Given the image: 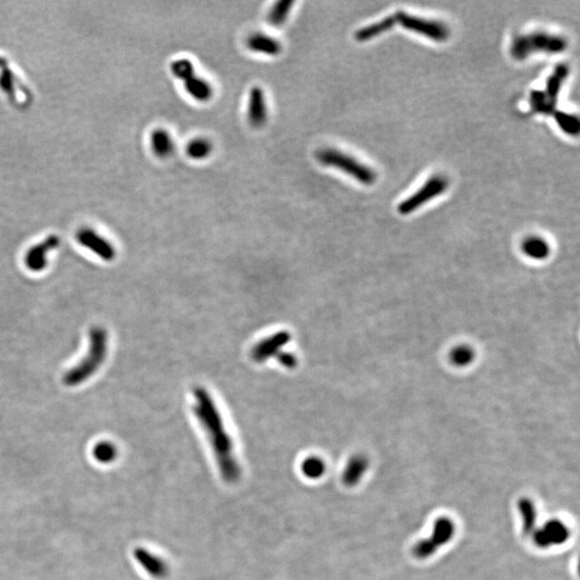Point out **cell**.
I'll return each mask as SVG.
<instances>
[{"mask_svg":"<svg viewBox=\"0 0 580 580\" xmlns=\"http://www.w3.org/2000/svg\"><path fill=\"white\" fill-rule=\"evenodd\" d=\"M518 509L522 516L523 532L526 533L527 535L532 534L535 530L536 519H538L535 505L530 499L521 498L518 501Z\"/></svg>","mask_w":580,"mask_h":580,"instance_id":"cell-20","label":"cell"},{"mask_svg":"<svg viewBox=\"0 0 580 580\" xmlns=\"http://www.w3.org/2000/svg\"><path fill=\"white\" fill-rule=\"evenodd\" d=\"M247 45V48L253 52L268 56H277L283 50L281 41L264 33H255L249 36Z\"/></svg>","mask_w":580,"mask_h":580,"instance_id":"cell-15","label":"cell"},{"mask_svg":"<svg viewBox=\"0 0 580 580\" xmlns=\"http://www.w3.org/2000/svg\"><path fill=\"white\" fill-rule=\"evenodd\" d=\"M369 464L368 458L362 456V455H356V456L349 459L346 468H344L343 476H342L343 483L349 487L356 486L359 481H362V478L368 471Z\"/></svg>","mask_w":580,"mask_h":580,"instance_id":"cell-17","label":"cell"},{"mask_svg":"<svg viewBox=\"0 0 580 580\" xmlns=\"http://www.w3.org/2000/svg\"><path fill=\"white\" fill-rule=\"evenodd\" d=\"M77 241L80 242V244L86 249L92 251L94 254L99 256L101 260L105 262H112L115 258L114 247L112 244L103 239L101 236L96 234V231L92 229H82L77 234Z\"/></svg>","mask_w":580,"mask_h":580,"instance_id":"cell-12","label":"cell"},{"mask_svg":"<svg viewBox=\"0 0 580 580\" xmlns=\"http://www.w3.org/2000/svg\"><path fill=\"white\" fill-rule=\"evenodd\" d=\"M171 73L184 84L190 97L199 103H207L213 97V86L205 79L196 73L194 66L187 58H179L171 64Z\"/></svg>","mask_w":580,"mask_h":580,"instance_id":"cell-6","label":"cell"},{"mask_svg":"<svg viewBox=\"0 0 580 580\" xmlns=\"http://www.w3.org/2000/svg\"><path fill=\"white\" fill-rule=\"evenodd\" d=\"M192 411L211 443L217 466L227 483H236L241 475L239 464L234 456V443L227 433L216 402L203 387L192 390Z\"/></svg>","mask_w":580,"mask_h":580,"instance_id":"cell-1","label":"cell"},{"mask_svg":"<svg viewBox=\"0 0 580 580\" xmlns=\"http://www.w3.org/2000/svg\"><path fill=\"white\" fill-rule=\"evenodd\" d=\"M533 542L540 549L560 546L566 544L570 536V529L566 523L558 519H553L544 525L543 528L534 530L532 533Z\"/></svg>","mask_w":580,"mask_h":580,"instance_id":"cell-10","label":"cell"},{"mask_svg":"<svg viewBox=\"0 0 580 580\" xmlns=\"http://www.w3.org/2000/svg\"><path fill=\"white\" fill-rule=\"evenodd\" d=\"M151 147L153 152L160 158H167L175 152V141L167 130L156 129L151 136Z\"/></svg>","mask_w":580,"mask_h":580,"instance_id":"cell-18","label":"cell"},{"mask_svg":"<svg viewBox=\"0 0 580 580\" xmlns=\"http://www.w3.org/2000/svg\"><path fill=\"white\" fill-rule=\"evenodd\" d=\"M449 184V179L441 175L430 177L416 192H414L407 199L399 205V213L402 215L411 214L414 211L418 210L421 205L428 203L431 200L436 199L440 194L445 192Z\"/></svg>","mask_w":580,"mask_h":580,"instance_id":"cell-8","label":"cell"},{"mask_svg":"<svg viewBox=\"0 0 580 580\" xmlns=\"http://www.w3.org/2000/svg\"><path fill=\"white\" fill-rule=\"evenodd\" d=\"M570 68L566 64L555 67L553 75L547 80L545 90H532L530 96L533 111L540 114H553L558 103L559 94L563 83L568 77Z\"/></svg>","mask_w":580,"mask_h":580,"instance_id":"cell-5","label":"cell"},{"mask_svg":"<svg viewBox=\"0 0 580 580\" xmlns=\"http://www.w3.org/2000/svg\"><path fill=\"white\" fill-rule=\"evenodd\" d=\"M456 534V526L451 519L441 517L434 522L433 531L430 538L423 540L414 547V555L423 560L438 551V548L449 544Z\"/></svg>","mask_w":580,"mask_h":580,"instance_id":"cell-7","label":"cell"},{"mask_svg":"<svg viewBox=\"0 0 580 580\" xmlns=\"http://www.w3.org/2000/svg\"><path fill=\"white\" fill-rule=\"evenodd\" d=\"M394 16L396 23L401 24L402 27L429 38L431 40L443 42L449 39V29L443 23L426 20L405 12H398Z\"/></svg>","mask_w":580,"mask_h":580,"instance_id":"cell-9","label":"cell"},{"mask_svg":"<svg viewBox=\"0 0 580 580\" xmlns=\"http://www.w3.org/2000/svg\"><path fill=\"white\" fill-rule=\"evenodd\" d=\"M523 252L534 260H543L549 254V247L540 238H530L523 243Z\"/></svg>","mask_w":580,"mask_h":580,"instance_id":"cell-23","label":"cell"},{"mask_svg":"<svg viewBox=\"0 0 580 580\" xmlns=\"http://www.w3.org/2000/svg\"><path fill=\"white\" fill-rule=\"evenodd\" d=\"M294 5V1L292 0H279L268 13V22L275 27L283 25L292 12Z\"/></svg>","mask_w":580,"mask_h":580,"instance_id":"cell-21","label":"cell"},{"mask_svg":"<svg viewBox=\"0 0 580 580\" xmlns=\"http://www.w3.org/2000/svg\"><path fill=\"white\" fill-rule=\"evenodd\" d=\"M135 557L140 566H142L153 577L162 579L167 576V564L162 559L158 558L157 555H153L144 548H137Z\"/></svg>","mask_w":580,"mask_h":580,"instance_id":"cell-16","label":"cell"},{"mask_svg":"<svg viewBox=\"0 0 580 580\" xmlns=\"http://www.w3.org/2000/svg\"><path fill=\"white\" fill-rule=\"evenodd\" d=\"M247 118L251 126L254 128L262 127L268 120L266 94L260 86H255L249 92Z\"/></svg>","mask_w":580,"mask_h":580,"instance_id":"cell-13","label":"cell"},{"mask_svg":"<svg viewBox=\"0 0 580 580\" xmlns=\"http://www.w3.org/2000/svg\"><path fill=\"white\" fill-rule=\"evenodd\" d=\"M316 158L323 166L341 170L362 184L372 185L375 183V171L342 151L323 149L317 152Z\"/></svg>","mask_w":580,"mask_h":580,"instance_id":"cell-4","label":"cell"},{"mask_svg":"<svg viewBox=\"0 0 580 580\" xmlns=\"http://www.w3.org/2000/svg\"><path fill=\"white\" fill-rule=\"evenodd\" d=\"M108 351V334L101 327H94L90 331V349L85 358L64 376L67 386H77L88 381L105 362Z\"/></svg>","mask_w":580,"mask_h":580,"instance_id":"cell-2","label":"cell"},{"mask_svg":"<svg viewBox=\"0 0 580 580\" xmlns=\"http://www.w3.org/2000/svg\"><path fill=\"white\" fill-rule=\"evenodd\" d=\"M301 471L310 479H317L326 472V464L318 457H309L302 462Z\"/></svg>","mask_w":580,"mask_h":580,"instance_id":"cell-25","label":"cell"},{"mask_svg":"<svg viewBox=\"0 0 580 580\" xmlns=\"http://www.w3.org/2000/svg\"><path fill=\"white\" fill-rule=\"evenodd\" d=\"M213 152V144L205 138H196L190 141L186 147V154L194 160H203Z\"/></svg>","mask_w":580,"mask_h":580,"instance_id":"cell-22","label":"cell"},{"mask_svg":"<svg viewBox=\"0 0 580 580\" xmlns=\"http://www.w3.org/2000/svg\"><path fill=\"white\" fill-rule=\"evenodd\" d=\"M117 456V449L112 443L109 442H101L97 444L94 449V457L96 460L101 464H109L114 460Z\"/></svg>","mask_w":580,"mask_h":580,"instance_id":"cell-26","label":"cell"},{"mask_svg":"<svg viewBox=\"0 0 580 580\" xmlns=\"http://www.w3.org/2000/svg\"><path fill=\"white\" fill-rule=\"evenodd\" d=\"M290 340H292V334L289 332H275L256 343L251 351V357L257 364L266 362L271 357H277L281 351H283V349L290 342Z\"/></svg>","mask_w":580,"mask_h":580,"instance_id":"cell-11","label":"cell"},{"mask_svg":"<svg viewBox=\"0 0 580 580\" xmlns=\"http://www.w3.org/2000/svg\"><path fill=\"white\" fill-rule=\"evenodd\" d=\"M568 45L564 37L535 31L516 37L511 45V55L515 60H523L535 53L559 54L564 52Z\"/></svg>","mask_w":580,"mask_h":580,"instance_id":"cell-3","label":"cell"},{"mask_svg":"<svg viewBox=\"0 0 580 580\" xmlns=\"http://www.w3.org/2000/svg\"><path fill=\"white\" fill-rule=\"evenodd\" d=\"M277 360L281 366H285L287 369H294L296 368L298 360L297 357L289 351H281L277 356Z\"/></svg>","mask_w":580,"mask_h":580,"instance_id":"cell-28","label":"cell"},{"mask_svg":"<svg viewBox=\"0 0 580 580\" xmlns=\"http://www.w3.org/2000/svg\"><path fill=\"white\" fill-rule=\"evenodd\" d=\"M396 24V20L394 15V16H387L386 18H383V20L379 21V22L374 23L371 25L359 29L355 34V38H356V40L359 41V42L369 41L373 39V38L379 37L381 34L386 33V31L394 27Z\"/></svg>","mask_w":580,"mask_h":580,"instance_id":"cell-19","label":"cell"},{"mask_svg":"<svg viewBox=\"0 0 580 580\" xmlns=\"http://www.w3.org/2000/svg\"><path fill=\"white\" fill-rule=\"evenodd\" d=\"M60 245V238L51 236L45 239L40 244L31 247L25 257V264L28 269L34 272H40L45 269L48 264L49 253Z\"/></svg>","mask_w":580,"mask_h":580,"instance_id":"cell-14","label":"cell"},{"mask_svg":"<svg viewBox=\"0 0 580 580\" xmlns=\"http://www.w3.org/2000/svg\"><path fill=\"white\" fill-rule=\"evenodd\" d=\"M473 359V351L468 347H459L453 353V362L455 364L464 366Z\"/></svg>","mask_w":580,"mask_h":580,"instance_id":"cell-27","label":"cell"},{"mask_svg":"<svg viewBox=\"0 0 580 580\" xmlns=\"http://www.w3.org/2000/svg\"><path fill=\"white\" fill-rule=\"evenodd\" d=\"M555 122L559 125V127L568 135L575 136L579 132V121L577 116L568 113L562 112V111H555L553 113Z\"/></svg>","mask_w":580,"mask_h":580,"instance_id":"cell-24","label":"cell"}]
</instances>
